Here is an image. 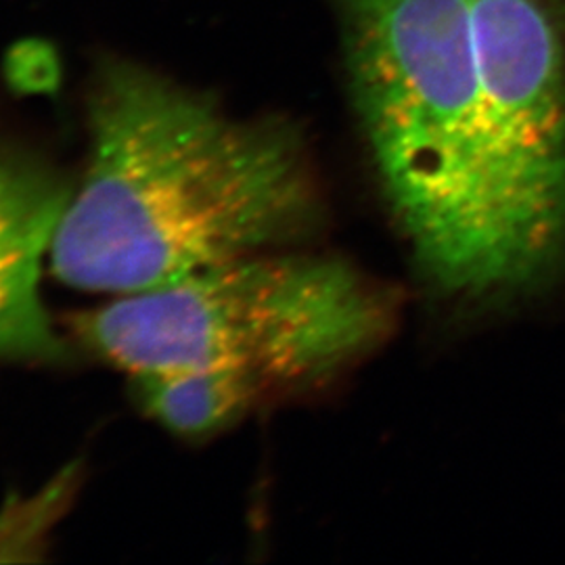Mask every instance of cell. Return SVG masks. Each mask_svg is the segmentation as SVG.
Listing matches in <instances>:
<instances>
[{"label": "cell", "mask_w": 565, "mask_h": 565, "mask_svg": "<svg viewBox=\"0 0 565 565\" xmlns=\"http://www.w3.org/2000/svg\"><path fill=\"white\" fill-rule=\"evenodd\" d=\"M385 198L427 275L565 256V0H333Z\"/></svg>", "instance_id": "6da1fadb"}, {"label": "cell", "mask_w": 565, "mask_h": 565, "mask_svg": "<svg viewBox=\"0 0 565 565\" xmlns=\"http://www.w3.org/2000/svg\"><path fill=\"white\" fill-rule=\"evenodd\" d=\"M315 218L296 135L137 63L88 95V160L49 247L57 279L128 296L294 242Z\"/></svg>", "instance_id": "7a4b0ae2"}, {"label": "cell", "mask_w": 565, "mask_h": 565, "mask_svg": "<svg viewBox=\"0 0 565 565\" xmlns=\"http://www.w3.org/2000/svg\"><path fill=\"white\" fill-rule=\"evenodd\" d=\"M382 321L384 310L342 264L254 254L120 296L76 329L130 377L228 371L270 390L323 375Z\"/></svg>", "instance_id": "3957f363"}, {"label": "cell", "mask_w": 565, "mask_h": 565, "mask_svg": "<svg viewBox=\"0 0 565 565\" xmlns=\"http://www.w3.org/2000/svg\"><path fill=\"white\" fill-rule=\"evenodd\" d=\"M70 189L55 172L0 141V361L63 352L41 294V270Z\"/></svg>", "instance_id": "277c9868"}, {"label": "cell", "mask_w": 565, "mask_h": 565, "mask_svg": "<svg viewBox=\"0 0 565 565\" xmlns=\"http://www.w3.org/2000/svg\"><path fill=\"white\" fill-rule=\"evenodd\" d=\"M142 411L182 436H205L235 424L263 385L228 371H177L132 377Z\"/></svg>", "instance_id": "5b68a950"}, {"label": "cell", "mask_w": 565, "mask_h": 565, "mask_svg": "<svg viewBox=\"0 0 565 565\" xmlns=\"http://www.w3.org/2000/svg\"><path fill=\"white\" fill-rule=\"evenodd\" d=\"M11 81L25 90H44L57 82V61L53 51L39 44H23L9 61Z\"/></svg>", "instance_id": "8992f818"}]
</instances>
